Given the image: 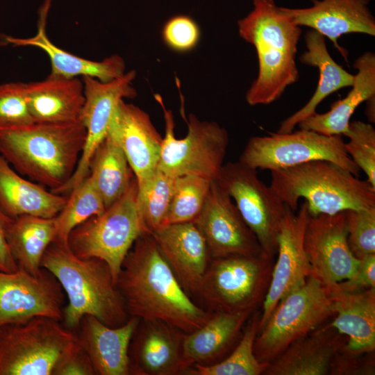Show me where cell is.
<instances>
[{"instance_id":"obj_1","label":"cell","mask_w":375,"mask_h":375,"mask_svg":"<svg viewBox=\"0 0 375 375\" xmlns=\"http://www.w3.org/2000/svg\"><path fill=\"white\" fill-rule=\"evenodd\" d=\"M116 286L130 317L160 320L185 333L202 326L212 312L183 290L149 233L141 235L128 252Z\"/></svg>"},{"instance_id":"obj_2","label":"cell","mask_w":375,"mask_h":375,"mask_svg":"<svg viewBox=\"0 0 375 375\" xmlns=\"http://www.w3.org/2000/svg\"><path fill=\"white\" fill-rule=\"evenodd\" d=\"M85 138L81 119L34 122L0 130V153L21 175L56 193L74 174Z\"/></svg>"},{"instance_id":"obj_3","label":"cell","mask_w":375,"mask_h":375,"mask_svg":"<svg viewBox=\"0 0 375 375\" xmlns=\"http://www.w3.org/2000/svg\"><path fill=\"white\" fill-rule=\"evenodd\" d=\"M253 5L238 21L240 37L254 46L258 60V74L246 101L250 106L267 105L299 78L295 58L301 29L274 0H253Z\"/></svg>"},{"instance_id":"obj_4","label":"cell","mask_w":375,"mask_h":375,"mask_svg":"<svg viewBox=\"0 0 375 375\" xmlns=\"http://www.w3.org/2000/svg\"><path fill=\"white\" fill-rule=\"evenodd\" d=\"M41 266L60 283L67 303L62 324L76 331L82 318L91 315L110 327L125 324L130 316L106 262L97 258H81L67 245L52 242Z\"/></svg>"},{"instance_id":"obj_5","label":"cell","mask_w":375,"mask_h":375,"mask_svg":"<svg viewBox=\"0 0 375 375\" xmlns=\"http://www.w3.org/2000/svg\"><path fill=\"white\" fill-rule=\"evenodd\" d=\"M270 172L269 185L294 212L300 198L306 200L311 216L375 206V188L330 161L314 160Z\"/></svg>"},{"instance_id":"obj_6","label":"cell","mask_w":375,"mask_h":375,"mask_svg":"<svg viewBox=\"0 0 375 375\" xmlns=\"http://www.w3.org/2000/svg\"><path fill=\"white\" fill-rule=\"evenodd\" d=\"M78 344L75 331L49 317L3 326L0 328V375H54Z\"/></svg>"},{"instance_id":"obj_7","label":"cell","mask_w":375,"mask_h":375,"mask_svg":"<svg viewBox=\"0 0 375 375\" xmlns=\"http://www.w3.org/2000/svg\"><path fill=\"white\" fill-rule=\"evenodd\" d=\"M273 265L267 255L211 258L196 301L210 312H253L265 298Z\"/></svg>"},{"instance_id":"obj_8","label":"cell","mask_w":375,"mask_h":375,"mask_svg":"<svg viewBox=\"0 0 375 375\" xmlns=\"http://www.w3.org/2000/svg\"><path fill=\"white\" fill-rule=\"evenodd\" d=\"M335 312L328 287L312 274L276 305L258 331L254 354L271 362L292 342L316 329Z\"/></svg>"},{"instance_id":"obj_9","label":"cell","mask_w":375,"mask_h":375,"mask_svg":"<svg viewBox=\"0 0 375 375\" xmlns=\"http://www.w3.org/2000/svg\"><path fill=\"white\" fill-rule=\"evenodd\" d=\"M138 183L134 177L125 192L101 215L75 227L67 244L81 258H97L107 263L116 285L123 261L144 230L136 206Z\"/></svg>"},{"instance_id":"obj_10","label":"cell","mask_w":375,"mask_h":375,"mask_svg":"<svg viewBox=\"0 0 375 375\" xmlns=\"http://www.w3.org/2000/svg\"><path fill=\"white\" fill-rule=\"evenodd\" d=\"M155 98L162 108L165 123L158 168L173 178L196 175L215 180L228 149V131L215 122L200 120L194 114L187 118L183 112L188 133L178 139L174 135L172 110L165 108L160 94H155Z\"/></svg>"},{"instance_id":"obj_11","label":"cell","mask_w":375,"mask_h":375,"mask_svg":"<svg viewBox=\"0 0 375 375\" xmlns=\"http://www.w3.org/2000/svg\"><path fill=\"white\" fill-rule=\"evenodd\" d=\"M344 143L342 135H326L312 130L270 133L250 138L239 161L255 169L272 171L327 160L358 176L360 170L347 153Z\"/></svg>"},{"instance_id":"obj_12","label":"cell","mask_w":375,"mask_h":375,"mask_svg":"<svg viewBox=\"0 0 375 375\" xmlns=\"http://www.w3.org/2000/svg\"><path fill=\"white\" fill-rule=\"evenodd\" d=\"M215 180L234 200L264 253L274 258L281 224L289 208L259 178L257 169L240 161L224 164Z\"/></svg>"},{"instance_id":"obj_13","label":"cell","mask_w":375,"mask_h":375,"mask_svg":"<svg viewBox=\"0 0 375 375\" xmlns=\"http://www.w3.org/2000/svg\"><path fill=\"white\" fill-rule=\"evenodd\" d=\"M65 297L58 281L44 268L36 276L21 269L0 271V328L38 317L62 322Z\"/></svg>"},{"instance_id":"obj_14","label":"cell","mask_w":375,"mask_h":375,"mask_svg":"<svg viewBox=\"0 0 375 375\" xmlns=\"http://www.w3.org/2000/svg\"><path fill=\"white\" fill-rule=\"evenodd\" d=\"M136 72L131 70L108 82L83 76L85 97L80 119L86 130L84 147L76 169L70 180L56 193L70 192L89 174V165L94 152L108 134L110 124L119 102L136 97L133 86Z\"/></svg>"},{"instance_id":"obj_15","label":"cell","mask_w":375,"mask_h":375,"mask_svg":"<svg viewBox=\"0 0 375 375\" xmlns=\"http://www.w3.org/2000/svg\"><path fill=\"white\" fill-rule=\"evenodd\" d=\"M193 222L203 235L211 258L266 255L231 197L215 180L211 182L203 207Z\"/></svg>"},{"instance_id":"obj_16","label":"cell","mask_w":375,"mask_h":375,"mask_svg":"<svg viewBox=\"0 0 375 375\" xmlns=\"http://www.w3.org/2000/svg\"><path fill=\"white\" fill-rule=\"evenodd\" d=\"M345 211L333 215H308L303 246L311 274L324 284L340 283L352 276L359 259L347 241Z\"/></svg>"},{"instance_id":"obj_17","label":"cell","mask_w":375,"mask_h":375,"mask_svg":"<svg viewBox=\"0 0 375 375\" xmlns=\"http://www.w3.org/2000/svg\"><path fill=\"white\" fill-rule=\"evenodd\" d=\"M308 215V206L304 202L297 214L288 208L282 221L278 237V258L274 262L269 285L262 304L258 331L279 301L311 274L303 246Z\"/></svg>"},{"instance_id":"obj_18","label":"cell","mask_w":375,"mask_h":375,"mask_svg":"<svg viewBox=\"0 0 375 375\" xmlns=\"http://www.w3.org/2000/svg\"><path fill=\"white\" fill-rule=\"evenodd\" d=\"M185 333L160 320L140 319L128 349L131 375L185 374Z\"/></svg>"},{"instance_id":"obj_19","label":"cell","mask_w":375,"mask_h":375,"mask_svg":"<svg viewBox=\"0 0 375 375\" xmlns=\"http://www.w3.org/2000/svg\"><path fill=\"white\" fill-rule=\"evenodd\" d=\"M151 235L183 290L196 301L211 260L201 231L190 222L163 225Z\"/></svg>"},{"instance_id":"obj_20","label":"cell","mask_w":375,"mask_h":375,"mask_svg":"<svg viewBox=\"0 0 375 375\" xmlns=\"http://www.w3.org/2000/svg\"><path fill=\"white\" fill-rule=\"evenodd\" d=\"M305 8L281 7L299 26L311 28L328 38L347 60L348 53L338 40L347 33L375 35V18L369 8V0H310Z\"/></svg>"},{"instance_id":"obj_21","label":"cell","mask_w":375,"mask_h":375,"mask_svg":"<svg viewBox=\"0 0 375 375\" xmlns=\"http://www.w3.org/2000/svg\"><path fill=\"white\" fill-rule=\"evenodd\" d=\"M108 133L122 147L138 183L157 169L163 137L144 110L122 100L112 118Z\"/></svg>"},{"instance_id":"obj_22","label":"cell","mask_w":375,"mask_h":375,"mask_svg":"<svg viewBox=\"0 0 375 375\" xmlns=\"http://www.w3.org/2000/svg\"><path fill=\"white\" fill-rule=\"evenodd\" d=\"M140 319L130 317L123 325L110 327L91 315L82 318L75 331L96 375H131L128 349Z\"/></svg>"},{"instance_id":"obj_23","label":"cell","mask_w":375,"mask_h":375,"mask_svg":"<svg viewBox=\"0 0 375 375\" xmlns=\"http://www.w3.org/2000/svg\"><path fill=\"white\" fill-rule=\"evenodd\" d=\"M51 0H45L39 10L38 31L30 38L2 35L1 41L14 47H34L44 51L49 58L53 76L67 78L91 76L108 82L125 73V62L118 55H112L101 61H94L76 56L54 44L49 38L46 25Z\"/></svg>"},{"instance_id":"obj_24","label":"cell","mask_w":375,"mask_h":375,"mask_svg":"<svg viewBox=\"0 0 375 375\" xmlns=\"http://www.w3.org/2000/svg\"><path fill=\"white\" fill-rule=\"evenodd\" d=\"M329 322L300 338L269 363L263 375H327L333 358L347 343Z\"/></svg>"},{"instance_id":"obj_25","label":"cell","mask_w":375,"mask_h":375,"mask_svg":"<svg viewBox=\"0 0 375 375\" xmlns=\"http://www.w3.org/2000/svg\"><path fill=\"white\" fill-rule=\"evenodd\" d=\"M335 315L329 324L347 338L345 348L353 353L375 350V288L361 292L342 290L336 283L325 284Z\"/></svg>"},{"instance_id":"obj_26","label":"cell","mask_w":375,"mask_h":375,"mask_svg":"<svg viewBox=\"0 0 375 375\" xmlns=\"http://www.w3.org/2000/svg\"><path fill=\"white\" fill-rule=\"evenodd\" d=\"M253 312H212L202 326L185 333L183 350L189 367L210 366L224 360L238 343Z\"/></svg>"},{"instance_id":"obj_27","label":"cell","mask_w":375,"mask_h":375,"mask_svg":"<svg viewBox=\"0 0 375 375\" xmlns=\"http://www.w3.org/2000/svg\"><path fill=\"white\" fill-rule=\"evenodd\" d=\"M29 109L35 122L70 123L80 120L85 97L79 77L49 74L26 83Z\"/></svg>"},{"instance_id":"obj_28","label":"cell","mask_w":375,"mask_h":375,"mask_svg":"<svg viewBox=\"0 0 375 375\" xmlns=\"http://www.w3.org/2000/svg\"><path fill=\"white\" fill-rule=\"evenodd\" d=\"M305 41L307 51L299 60L304 65L318 69V85L310 100L281 123L277 131L279 133L294 131L301 121L316 112L317 106L328 96L343 88L351 87L354 81L355 75L349 73L332 58L324 35L312 29L306 33Z\"/></svg>"},{"instance_id":"obj_29","label":"cell","mask_w":375,"mask_h":375,"mask_svg":"<svg viewBox=\"0 0 375 375\" xmlns=\"http://www.w3.org/2000/svg\"><path fill=\"white\" fill-rule=\"evenodd\" d=\"M67 199L25 179L0 153V210L3 214L11 218L24 215L54 217Z\"/></svg>"},{"instance_id":"obj_30","label":"cell","mask_w":375,"mask_h":375,"mask_svg":"<svg viewBox=\"0 0 375 375\" xmlns=\"http://www.w3.org/2000/svg\"><path fill=\"white\" fill-rule=\"evenodd\" d=\"M358 69L352 88L347 95L335 102L324 113H314L301 121L299 128L312 130L326 135H344L357 107L375 96V54L367 51L353 64Z\"/></svg>"},{"instance_id":"obj_31","label":"cell","mask_w":375,"mask_h":375,"mask_svg":"<svg viewBox=\"0 0 375 375\" xmlns=\"http://www.w3.org/2000/svg\"><path fill=\"white\" fill-rule=\"evenodd\" d=\"M4 232L18 268L38 276L42 269L41 262L44 252L56 240L55 217L24 215L11 218L6 215Z\"/></svg>"},{"instance_id":"obj_32","label":"cell","mask_w":375,"mask_h":375,"mask_svg":"<svg viewBox=\"0 0 375 375\" xmlns=\"http://www.w3.org/2000/svg\"><path fill=\"white\" fill-rule=\"evenodd\" d=\"M99 192L106 208L127 190L135 177L122 147L108 133L93 153L89 174Z\"/></svg>"},{"instance_id":"obj_33","label":"cell","mask_w":375,"mask_h":375,"mask_svg":"<svg viewBox=\"0 0 375 375\" xmlns=\"http://www.w3.org/2000/svg\"><path fill=\"white\" fill-rule=\"evenodd\" d=\"M260 311L255 310L247 320L240 340L224 360L210 366L193 365L188 375H259L269 363L260 362L254 354V342L258 331Z\"/></svg>"},{"instance_id":"obj_34","label":"cell","mask_w":375,"mask_h":375,"mask_svg":"<svg viewBox=\"0 0 375 375\" xmlns=\"http://www.w3.org/2000/svg\"><path fill=\"white\" fill-rule=\"evenodd\" d=\"M103 200L92 178L88 176L69 192L66 203L55 217V242L67 245L70 232L78 225L106 210Z\"/></svg>"},{"instance_id":"obj_35","label":"cell","mask_w":375,"mask_h":375,"mask_svg":"<svg viewBox=\"0 0 375 375\" xmlns=\"http://www.w3.org/2000/svg\"><path fill=\"white\" fill-rule=\"evenodd\" d=\"M174 178L160 169L138 183L136 206L145 233L163 226L173 191Z\"/></svg>"},{"instance_id":"obj_36","label":"cell","mask_w":375,"mask_h":375,"mask_svg":"<svg viewBox=\"0 0 375 375\" xmlns=\"http://www.w3.org/2000/svg\"><path fill=\"white\" fill-rule=\"evenodd\" d=\"M212 181L196 175L174 178L164 225L194 222L203 207Z\"/></svg>"},{"instance_id":"obj_37","label":"cell","mask_w":375,"mask_h":375,"mask_svg":"<svg viewBox=\"0 0 375 375\" xmlns=\"http://www.w3.org/2000/svg\"><path fill=\"white\" fill-rule=\"evenodd\" d=\"M349 138L344 143L347 153L375 188V129L362 121L350 122L344 135Z\"/></svg>"},{"instance_id":"obj_38","label":"cell","mask_w":375,"mask_h":375,"mask_svg":"<svg viewBox=\"0 0 375 375\" xmlns=\"http://www.w3.org/2000/svg\"><path fill=\"white\" fill-rule=\"evenodd\" d=\"M34 122L28 102L26 83L10 82L0 85V130Z\"/></svg>"},{"instance_id":"obj_39","label":"cell","mask_w":375,"mask_h":375,"mask_svg":"<svg viewBox=\"0 0 375 375\" xmlns=\"http://www.w3.org/2000/svg\"><path fill=\"white\" fill-rule=\"evenodd\" d=\"M345 213L351 253L358 259L375 253V206L348 210Z\"/></svg>"},{"instance_id":"obj_40","label":"cell","mask_w":375,"mask_h":375,"mask_svg":"<svg viewBox=\"0 0 375 375\" xmlns=\"http://www.w3.org/2000/svg\"><path fill=\"white\" fill-rule=\"evenodd\" d=\"M162 38L172 49L185 52L192 50L200 38V30L194 19L187 15L170 18L162 28Z\"/></svg>"},{"instance_id":"obj_41","label":"cell","mask_w":375,"mask_h":375,"mask_svg":"<svg viewBox=\"0 0 375 375\" xmlns=\"http://www.w3.org/2000/svg\"><path fill=\"white\" fill-rule=\"evenodd\" d=\"M344 345L335 356L330 374H374V351L353 353Z\"/></svg>"},{"instance_id":"obj_42","label":"cell","mask_w":375,"mask_h":375,"mask_svg":"<svg viewBox=\"0 0 375 375\" xmlns=\"http://www.w3.org/2000/svg\"><path fill=\"white\" fill-rule=\"evenodd\" d=\"M338 285L342 290L349 292L375 288V253L359 259L352 276Z\"/></svg>"},{"instance_id":"obj_43","label":"cell","mask_w":375,"mask_h":375,"mask_svg":"<svg viewBox=\"0 0 375 375\" xmlns=\"http://www.w3.org/2000/svg\"><path fill=\"white\" fill-rule=\"evenodd\" d=\"M54 375H96V373L90 358L78 343L61 362Z\"/></svg>"},{"instance_id":"obj_44","label":"cell","mask_w":375,"mask_h":375,"mask_svg":"<svg viewBox=\"0 0 375 375\" xmlns=\"http://www.w3.org/2000/svg\"><path fill=\"white\" fill-rule=\"evenodd\" d=\"M6 215L0 210V271L14 272L18 270V266L14 260L8 246L5 232L4 222Z\"/></svg>"},{"instance_id":"obj_45","label":"cell","mask_w":375,"mask_h":375,"mask_svg":"<svg viewBox=\"0 0 375 375\" xmlns=\"http://www.w3.org/2000/svg\"><path fill=\"white\" fill-rule=\"evenodd\" d=\"M365 115L371 123L375 122V96L368 99L366 101Z\"/></svg>"}]
</instances>
